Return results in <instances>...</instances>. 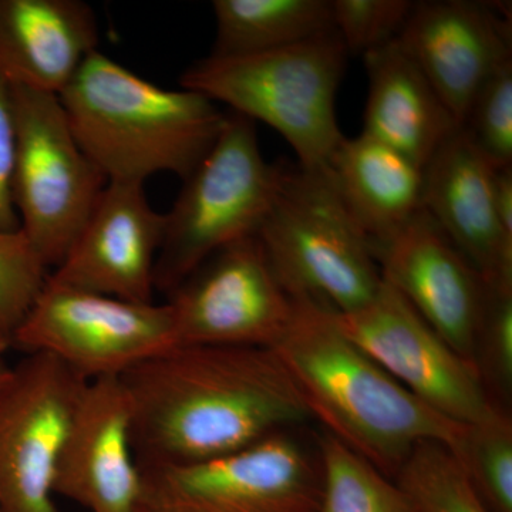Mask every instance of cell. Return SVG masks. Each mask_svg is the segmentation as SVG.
Here are the masks:
<instances>
[{
	"label": "cell",
	"mask_w": 512,
	"mask_h": 512,
	"mask_svg": "<svg viewBox=\"0 0 512 512\" xmlns=\"http://www.w3.org/2000/svg\"><path fill=\"white\" fill-rule=\"evenodd\" d=\"M121 380L140 467L224 456L311 417L268 348L174 346Z\"/></svg>",
	"instance_id": "6da1fadb"
},
{
	"label": "cell",
	"mask_w": 512,
	"mask_h": 512,
	"mask_svg": "<svg viewBox=\"0 0 512 512\" xmlns=\"http://www.w3.org/2000/svg\"><path fill=\"white\" fill-rule=\"evenodd\" d=\"M288 329L272 348L284 363L311 417L389 478L414 446L457 447L466 426L417 399L363 352L322 303L292 296Z\"/></svg>",
	"instance_id": "7a4b0ae2"
},
{
	"label": "cell",
	"mask_w": 512,
	"mask_h": 512,
	"mask_svg": "<svg viewBox=\"0 0 512 512\" xmlns=\"http://www.w3.org/2000/svg\"><path fill=\"white\" fill-rule=\"evenodd\" d=\"M74 138L110 181L185 178L207 157L228 114L194 90H168L99 50L59 96Z\"/></svg>",
	"instance_id": "3957f363"
},
{
	"label": "cell",
	"mask_w": 512,
	"mask_h": 512,
	"mask_svg": "<svg viewBox=\"0 0 512 512\" xmlns=\"http://www.w3.org/2000/svg\"><path fill=\"white\" fill-rule=\"evenodd\" d=\"M348 56L330 30L259 55L205 57L185 70L181 87L274 128L295 151L298 165L313 170L328 165L345 137L336 97Z\"/></svg>",
	"instance_id": "277c9868"
},
{
	"label": "cell",
	"mask_w": 512,
	"mask_h": 512,
	"mask_svg": "<svg viewBox=\"0 0 512 512\" xmlns=\"http://www.w3.org/2000/svg\"><path fill=\"white\" fill-rule=\"evenodd\" d=\"M256 237L286 292L348 313L375 298L383 278L328 165H281L274 201Z\"/></svg>",
	"instance_id": "5b68a950"
},
{
	"label": "cell",
	"mask_w": 512,
	"mask_h": 512,
	"mask_svg": "<svg viewBox=\"0 0 512 512\" xmlns=\"http://www.w3.org/2000/svg\"><path fill=\"white\" fill-rule=\"evenodd\" d=\"M279 178L281 165L266 163L254 121L228 114L214 147L164 214L156 289L170 295L215 252L258 234Z\"/></svg>",
	"instance_id": "8992f818"
},
{
	"label": "cell",
	"mask_w": 512,
	"mask_h": 512,
	"mask_svg": "<svg viewBox=\"0 0 512 512\" xmlns=\"http://www.w3.org/2000/svg\"><path fill=\"white\" fill-rule=\"evenodd\" d=\"M12 87L18 148L12 195L20 231L56 268L89 220L107 180L77 143L59 97Z\"/></svg>",
	"instance_id": "52a82bcc"
},
{
	"label": "cell",
	"mask_w": 512,
	"mask_h": 512,
	"mask_svg": "<svg viewBox=\"0 0 512 512\" xmlns=\"http://www.w3.org/2000/svg\"><path fill=\"white\" fill-rule=\"evenodd\" d=\"M12 346L56 357L92 382L126 375L177 343L167 303L124 301L46 281Z\"/></svg>",
	"instance_id": "ba28073f"
},
{
	"label": "cell",
	"mask_w": 512,
	"mask_h": 512,
	"mask_svg": "<svg viewBox=\"0 0 512 512\" xmlns=\"http://www.w3.org/2000/svg\"><path fill=\"white\" fill-rule=\"evenodd\" d=\"M291 429L210 460L140 467L144 504L165 512H318L319 456Z\"/></svg>",
	"instance_id": "9c48e42d"
},
{
	"label": "cell",
	"mask_w": 512,
	"mask_h": 512,
	"mask_svg": "<svg viewBox=\"0 0 512 512\" xmlns=\"http://www.w3.org/2000/svg\"><path fill=\"white\" fill-rule=\"evenodd\" d=\"M87 383L46 353L12 367L0 387V511L60 512L57 464Z\"/></svg>",
	"instance_id": "30bf717a"
},
{
	"label": "cell",
	"mask_w": 512,
	"mask_h": 512,
	"mask_svg": "<svg viewBox=\"0 0 512 512\" xmlns=\"http://www.w3.org/2000/svg\"><path fill=\"white\" fill-rule=\"evenodd\" d=\"M168 296L177 346L272 349L293 315L256 235L215 252Z\"/></svg>",
	"instance_id": "8fae6325"
},
{
	"label": "cell",
	"mask_w": 512,
	"mask_h": 512,
	"mask_svg": "<svg viewBox=\"0 0 512 512\" xmlns=\"http://www.w3.org/2000/svg\"><path fill=\"white\" fill-rule=\"evenodd\" d=\"M332 316L343 335L447 419L471 426L501 409L491 400L477 367L451 349L384 279L365 306L348 313L332 311Z\"/></svg>",
	"instance_id": "7c38bea8"
},
{
	"label": "cell",
	"mask_w": 512,
	"mask_h": 512,
	"mask_svg": "<svg viewBox=\"0 0 512 512\" xmlns=\"http://www.w3.org/2000/svg\"><path fill=\"white\" fill-rule=\"evenodd\" d=\"M165 215L151 207L144 184L110 181L47 282L130 302H153Z\"/></svg>",
	"instance_id": "4fadbf2b"
},
{
	"label": "cell",
	"mask_w": 512,
	"mask_h": 512,
	"mask_svg": "<svg viewBox=\"0 0 512 512\" xmlns=\"http://www.w3.org/2000/svg\"><path fill=\"white\" fill-rule=\"evenodd\" d=\"M511 8L493 2H414L397 43L463 126L478 90L511 57Z\"/></svg>",
	"instance_id": "5bb4252c"
},
{
	"label": "cell",
	"mask_w": 512,
	"mask_h": 512,
	"mask_svg": "<svg viewBox=\"0 0 512 512\" xmlns=\"http://www.w3.org/2000/svg\"><path fill=\"white\" fill-rule=\"evenodd\" d=\"M372 251L384 281L451 349L476 366L474 349L488 285L436 221L420 210Z\"/></svg>",
	"instance_id": "9a60e30c"
},
{
	"label": "cell",
	"mask_w": 512,
	"mask_h": 512,
	"mask_svg": "<svg viewBox=\"0 0 512 512\" xmlns=\"http://www.w3.org/2000/svg\"><path fill=\"white\" fill-rule=\"evenodd\" d=\"M133 429L121 377L87 383L57 464L56 495L90 512H136L144 484Z\"/></svg>",
	"instance_id": "2e32d148"
},
{
	"label": "cell",
	"mask_w": 512,
	"mask_h": 512,
	"mask_svg": "<svg viewBox=\"0 0 512 512\" xmlns=\"http://www.w3.org/2000/svg\"><path fill=\"white\" fill-rule=\"evenodd\" d=\"M494 171L458 128L423 168V210L485 284L512 288V241L498 224Z\"/></svg>",
	"instance_id": "e0dca14e"
},
{
	"label": "cell",
	"mask_w": 512,
	"mask_h": 512,
	"mask_svg": "<svg viewBox=\"0 0 512 512\" xmlns=\"http://www.w3.org/2000/svg\"><path fill=\"white\" fill-rule=\"evenodd\" d=\"M99 45L92 6L82 0H0V77L59 97Z\"/></svg>",
	"instance_id": "ac0fdd59"
},
{
	"label": "cell",
	"mask_w": 512,
	"mask_h": 512,
	"mask_svg": "<svg viewBox=\"0 0 512 512\" xmlns=\"http://www.w3.org/2000/svg\"><path fill=\"white\" fill-rule=\"evenodd\" d=\"M363 59L369 92L362 133L423 170L460 126L397 39Z\"/></svg>",
	"instance_id": "d6986e66"
},
{
	"label": "cell",
	"mask_w": 512,
	"mask_h": 512,
	"mask_svg": "<svg viewBox=\"0 0 512 512\" xmlns=\"http://www.w3.org/2000/svg\"><path fill=\"white\" fill-rule=\"evenodd\" d=\"M328 168L346 210L372 249L423 210V170L365 133L343 137Z\"/></svg>",
	"instance_id": "ffe728a7"
},
{
	"label": "cell",
	"mask_w": 512,
	"mask_h": 512,
	"mask_svg": "<svg viewBox=\"0 0 512 512\" xmlns=\"http://www.w3.org/2000/svg\"><path fill=\"white\" fill-rule=\"evenodd\" d=\"M212 57L259 55L333 30L328 0H215Z\"/></svg>",
	"instance_id": "44dd1931"
},
{
	"label": "cell",
	"mask_w": 512,
	"mask_h": 512,
	"mask_svg": "<svg viewBox=\"0 0 512 512\" xmlns=\"http://www.w3.org/2000/svg\"><path fill=\"white\" fill-rule=\"evenodd\" d=\"M318 512H417L402 488L326 431L318 440Z\"/></svg>",
	"instance_id": "7402d4cb"
},
{
	"label": "cell",
	"mask_w": 512,
	"mask_h": 512,
	"mask_svg": "<svg viewBox=\"0 0 512 512\" xmlns=\"http://www.w3.org/2000/svg\"><path fill=\"white\" fill-rule=\"evenodd\" d=\"M417 512H491L456 454L439 441H421L394 477Z\"/></svg>",
	"instance_id": "603a6c76"
},
{
	"label": "cell",
	"mask_w": 512,
	"mask_h": 512,
	"mask_svg": "<svg viewBox=\"0 0 512 512\" xmlns=\"http://www.w3.org/2000/svg\"><path fill=\"white\" fill-rule=\"evenodd\" d=\"M451 451L490 511L512 512V421L507 410L466 426Z\"/></svg>",
	"instance_id": "cb8c5ba5"
},
{
	"label": "cell",
	"mask_w": 512,
	"mask_h": 512,
	"mask_svg": "<svg viewBox=\"0 0 512 512\" xmlns=\"http://www.w3.org/2000/svg\"><path fill=\"white\" fill-rule=\"evenodd\" d=\"M474 363L491 400L507 410L512 389V288L488 285Z\"/></svg>",
	"instance_id": "d4e9b609"
},
{
	"label": "cell",
	"mask_w": 512,
	"mask_h": 512,
	"mask_svg": "<svg viewBox=\"0 0 512 512\" xmlns=\"http://www.w3.org/2000/svg\"><path fill=\"white\" fill-rule=\"evenodd\" d=\"M471 143L494 168L512 165V60L483 84L463 126Z\"/></svg>",
	"instance_id": "484cf974"
},
{
	"label": "cell",
	"mask_w": 512,
	"mask_h": 512,
	"mask_svg": "<svg viewBox=\"0 0 512 512\" xmlns=\"http://www.w3.org/2000/svg\"><path fill=\"white\" fill-rule=\"evenodd\" d=\"M49 269L22 231H0V328L13 335L42 292Z\"/></svg>",
	"instance_id": "4316f807"
},
{
	"label": "cell",
	"mask_w": 512,
	"mask_h": 512,
	"mask_svg": "<svg viewBox=\"0 0 512 512\" xmlns=\"http://www.w3.org/2000/svg\"><path fill=\"white\" fill-rule=\"evenodd\" d=\"M413 5L410 0H333V30L348 55L365 56L399 37Z\"/></svg>",
	"instance_id": "83f0119b"
},
{
	"label": "cell",
	"mask_w": 512,
	"mask_h": 512,
	"mask_svg": "<svg viewBox=\"0 0 512 512\" xmlns=\"http://www.w3.org/2000/svg\"><path fill=\"white\" fill-rule=\"evenodd\" d=\"M18 128L12 87L0 77V231H19L20 224L13 204L12 183L15 171Z\"/></svg>",
	"instance_id": "f1b7e54d"
},
{
	"label": "cell",
	"mask_w": 512,
	"mask_h": 512,
	"mask_svg": "<svg viewBox=\"0 0 512 512\" xmlns=\"http://www.w3.org/2000/svg\"><path fill=\"white\" fill-rule=\"evenodd\" d=\"M9 348H12V336L0 328V357H2L3 353Z\"/></svg>",
	"instance_id": "f546056e"
},
{
	"label": "cell",
	"mask_w": 512,
	"mask_h": 512,
	"mask_svg": "<svg viewBox=\"0 0 512 512\" xmlns=\"http://www.w3.org/2000/svg\"><path fill=\"white\" fill-rule=\"evenodd\" d=\"M10 370H12V367L6 365V363L3 362L2 357H0V387H2V384L6 382V379H8Z\"/></svg>",
	"instance_id": "4dcf8cb0"
},
{
	"label": "cell",
	"mask_w": 512,
	"mask_h": 512,
	"mask_svg": "<svg viewBox=\"0 0 512 512\" xmlns=\"http://www.w3.org/2000/svg\"><path fill=\"white\" fill-rule=\"evenodd\" d=\"M136 512H165L163 510H158L156 507H151V505L148 504H141V507L138 508Z\"/></svg>",
	"instance_id": "1f68e13d"
},
{
	"label": "cell",
	"mask_w": 512,
	"mask_h": 512,
	"mask_svg": "<svg viewBox=\"0 0 512 512\" xmlns=\"http://www.w3.org/2000/svg\"><path fill=\"white\" fill-rule=\"evenodd\" d=\"M0 512H2V511H0Z\"/></svg>",
	"instance_id": "d6a6232c"
}]
</instances>
